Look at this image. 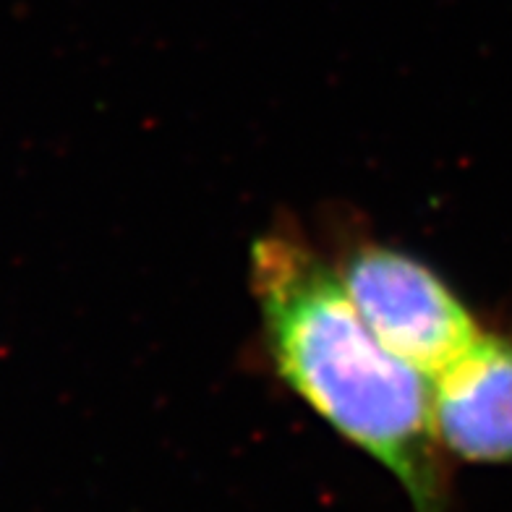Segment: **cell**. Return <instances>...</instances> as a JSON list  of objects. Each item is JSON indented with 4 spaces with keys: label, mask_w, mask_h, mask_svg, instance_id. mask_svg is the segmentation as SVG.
<instances>
[{
    "label": "cell",
    "mask_w": 512,
    "mask_h": 512,
    "mask_svg": "<svg viewBox=\"0 0 512 512\" xmlns=\"http://www.w3.org/2000/svg\"><path fill=\"white\" fill-rule=\"evenodd\" d=\"M249 283L277 379L366 452L413 512H452L450 458L432 421V379L400 361L358 317L330 259L280 225L251 246Z\"/></svg>",
    "instance_id": "6da1fadb"
},
{
    "label": "cell",
    "mask_w": 512,
    "mask_h": 512,
    "mask_svg": "<svg viewBox=\"0 0 512 512\" xmlns=\"http://www.w3.org/2000/svg\"><path fill=\"white\" fill-rule=\"evenodd\" d=\"M327 259L371 335L424 377L442 374L484 332L458 290L395 243L337 228Z\"/></svg>",
    "instance_id": "7a4b0ae2"
},
{
    "label": "cell",
    "mask_w": 512,
    "mask_h": 512,
    "mask_svg": "<svg viewBox=\"0 0 512 512\" xmlns=\"http://www.w3.org/2000/svg\"><path fill=\"white\" fill-rule=\"evenodd\" d=\"M439 447L455 463L512 465V335L484 330L432 379Z\"/></svg>",
    "instance_id": "3957f363"
}]
</instances>
